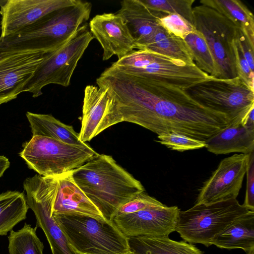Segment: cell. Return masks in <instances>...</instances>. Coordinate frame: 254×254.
<instances>
[{"mask_svg": "<svg viewBox=\"0 0 254 254\" xmlns=\"http://www.w3.org/2000/svg\"><path fill=\"white\" fill-rule=\"evenodd\" d=\"M96 84L114 98L122 122L137 124L158 135L175 132L205 141L229 124L225 114L200 105L184 89L111 66Z\"/></svg>", "mask_w": 254, "mask_h": 254, "instance_id": "1", "label": "cell"}, {"mask_svg": "<svg viewBox=\"0 0 254 254\" xmlns=\"http://www.w3.org/2000/svg\"><path fill=\"white\" fill-rule=\"evenodd\" d=\"M70 174L107 220L112 221L122 205L145 191L142 184L108 155L97 153Z\"/></svg>", "mask_w": 254, "mask_h": 254, "instance_id": "2", "label": "cell"}, {"mask_svg": "<svg viewBox=\"0 0 254 254\" xmlns=\"http://www.w3.org/2000/svg\"><path fill=\"white\" fill-rule=\"evenodd\" d=\"M91 9V2L76 0L19 32L0 38V53H47L55 51L67 42L86 23Z\"/></svg>", "mask_w": 254, "mask_h": 254, "instance_id": "3", "label": "cell"}, {"mask_svg": "<svg viewBox=\"0 0 254 254\" xmlns=\"http://www.w3.org/2000/svg\"><path fill=\"white\" fill-rule=\"evenodd\" d=\"M52 217L78 254H131L128 238L112 221L77 213Z\"/></svg>", "mask_w": 254, "mask_h": 254, "instance_id": "4", "label": "cell"}, {"mask_svg": "<svg viewBox=\"0 0 254 254\" xmlns=\"http://www.w3.org/2000/svg\"><path fill=\"white\" fill-rule=\"evenodd\" d=\"M126 74L185 89L211 77L194 64L170 58L145 48L134 50L111 65Z\"/></svg>", "mask_w": 254, "mask_h": 254, "instance_id": "5", "label": "cell"}, {"mask_svg": "<svg viewBox=\"0 0 254 254\" xmlns=\"http://www.w3.org/2000/svg\"><path fill=\"white\" fill-rule=\"evenodd\" d=\"M200 105L225 114L229 125L245 126L247 116L254 109V89L241 78L211 77L184 89Z\"/></svg>", "mask_w": 254, "mask_h": 254, "instance_id": "6", "label": "cell"}, {"mask_svg": "<svg viewBox=\"0 0 254 254\" xmlns=\"http://www.w3.org/2000/svg\"><path fill=\"white\" fill-rule=\"evenodd\" d=\"M19 153L28 167L44 177H57L80 167L97 153L90 146L67 144L53 138L32 136Z\"/></svg>", "mask_w": 254, "mask_h": 254, "instance_id": "7", "label": "cell"}, {"mask_svg": "<svg viewBox=\"0 0 254 254\" xmlns=\"http://www.w3.org/2000/svg\"><path fill=\"white\" fill-rule=\"evenodd\" d=\"M250 211L237 199L208 205L194 204L180 211L175 231L186 242L211 246V241Z\"/></svg>", "mask_w": 254, "mask_h": 254, "instance_id": "8", "label": "cell"}, {"mask_svg": "<svg viewBox=\"0 0 254 254\" xmlns=\"http://www.w3.org/2000/svg\"><path fill=\"white\" fill-rule=\"evenodd\" d=\"M93 39L88 25L84 24L67 42L45 54L22 92H29L36 98L43 94L42 89L47 85L68 86L78 61Z\"/></svg>", "mask_w": 254, "mask_h": 254, "instance_id": "9", "label": "cell"}, {"mask_svg": "<svg viewBox=\"0 0 254 254\" xmlns=\"http://www.w3.org/2000/svg\"><path fill=\"white\" fill-rule=\"evenodd\" d=\"M193 25L203 35L216 62L218 78L237 76L233 44L238 28L215 9L203 4L192 8Z\"/></svg>", "mask_w": 254, "mask_h": 254, "instance_id": "10", "label": "cell"}, {"mask_svg": "<svg viewBox=\"0 0 254 254\" xmlns=\"http://www.w3.org/2000/svg\"><path fill=\"white\" fill-rule=\"evenodd\" d=\"M249 154H234L219 163L199 190L195 204L236 199L246 174Z\"/></svg>", "mask_w": 254, "mask_h": 254, "instance_id": "11", "label": "cell"}, {"mask_svg": "<svg viewBox=\"0 0 254 254\" xmlns=\"http://www.w3.org/2000/svg\"><path fill=\"white\" fill-rule=\"evenodd\" d=\"M122 122L116 102L107 88L87 85L84 91L82 115L79 134L84 143L103 130Z\"/></svg>", "mask_w": 254, "mask_h": 254, "instance_id": "12", "label": "cell"}, {"mask_svg": "<svg viewBox=\"0 0 254 254\" xmlns=\"http://www.w3.org/2000/svg\"><path fill=\"white\" fill-rule=\"evenodd\" d=\"M180 211L177 206L165 205L133 213L115 215L112 221L127 238L168 237L175 231Z\"/></svg>", "mask_w": 254, "mask_h": 254, "instance_id": "13", "label": "cell"}, {"mask_svg": "<svg viewBox=\"0 0 254 254\" xmlns=\"http://www.w3.org/2000/svg\"><path fill=\"white\" fill-rule=\"evenodd\" d=\"M76 0H7L0 7V38L32 25L49 13L69 5Z\"/></svg>", "mask_w": 254, "mask_h": 254, "instance_id": "14", "label": "cell"}, {"mask_svg": "<svg viewBox=\"0 0 254 254\" xmlns=\"http://www.w3.org/2000/svg\"><path fill=\"white\" fill-rule=\"evenodd\" d=\"M46 53H0V105L17 98Z\"/></svg>", "mask_w": 254, "mask_h": 254, "instance_id": "15", "label": "cell"}, {"mask_svg": "<svg viewBox=\"0 0 254 254\" xmlns=\"http://www.w3.org/2000/svg\"><path fill=\"white\" fill-rule=\"evenodd\" d=\"M88 26L103 49V61H107L114 55L119 60L137 49L126 22L116 13L96 15L90 20Z\"/></svg>", "mask_w": 254, "mask_h": 254, "instance_id": "16", "label": "cell"}, {"mask_svg": "<svg viewBox=\"0 0 254 254\" xmlns=\"http://www.w3.org/2000/svg\"><path fill=\"white\" fill-rule=\"evenodd\" d=\"M125 21L137 45L146 47L160 26L159 19L166 13L147 7L140 0H124L116 12Z\"/></svg>", "mask_w": 254, "mask_h": 254, "instance_id": "17", "label": "cell"}, {"mask_svg": "<svg viewBox=\"0 0 254 254\" xmlns=\"http://www.w3.org/2000/svg\"><path fill=\"white\" fill-rule=\"evenodd\" d=\"M207 150L216 155L249 154L254 151V128L228 125L205 141Z\"/></svg>", "mask_w": 254, "mask_h": 254, "instance_id": "18", "label": "cell"}, {"mask_svg": "<svg viewBox=\"0 0 254 254\" xmlns=\"http://www.w3.org/2000/svg\"><path fill=\"white\" fill-rule=\"evenodd\" d=\"M211 245L221 249H241L246 254L254 249V211L233 222L212 239Z\"/></svg>", "mask_w": 254, "mask_h": 254, "instance_id": "19", "label": "cell"}, {"mask_svg": "<svg viewBox=\"0 0 254 254\" xmlns=\"http://www.w3.org/2000/svg\"><path fill=\"white\" fill-rule=\"evenodd\" d=\"M26 198L29 208L35 216L36 226L41 228L44 232L52 254H78L54 218L50 215L49 206L44 202Z\"/></svg>", "mask_w": 254, "mask_h": 254, "instance_id": "20", "label": "cell"}, {"mask_svg": "<svg viewBox=\"0 0 254 254\" xmlns=\"http://www.w3.org/2000/svg\"><path fill=\"white\" fill-rule=\"evenodd\" d=\"M128 242L131 254H204L194 245L169 236L129 237Z\"/></svg>", "mask_w": 254, "mask_h": 254, "instance_id": "21", "label": "cell"}, {"mask_svg": "<svg viewBox=\"0 0 254 254\" xmlns=\"http://www.w3.org/2000/svg\"><path fill=\"white\" fill-rule=\"evenodd\" d=\"M26 116L32 136L47 137L72 145L86 144L80 140L78 133L72 126L64 124L51 115L27 112Z\"/></svg>", "mask_w": 254, "mask_h": 254, "instance_id": "22", "label": "cell"}, {"mask_svg": "<svg viewBox=\"0 0 254 254\" xmlns=\"http://www.w3.org/2000/svg\"><path fill=\"white\" fill-rule=\"evenodd\" d=\"M201 4L211 7L231 21L254 46V17L239 0H201Z\"/></svg>", "mask_w": 254, "mask_h": 254, "instance_id": "23", "label": "cell"}, {"mask_svg": "<svg viewBox=\"0 0 254 254\" xmlns=\"http://www.w3.org/2000/svg\"><path fill=\"white\" fill-rule=\"evenodd\" d=\"M28 209L23 193L8 190L0 194V236L6 235L25 219Z\"/></svg>", "mask_w": 254, "mask_h": 254, "instance_id": "24", "label": "cell"}, {"mask_svg": "<svg viewBox=\"0 0 254 254\" xmlns=\"http://www.w3.org/2000/svg\"><path fill=\"white\" fill-rule=\"evenodd\" d=\"M143 48L189 64H194L191 52L184 39L170 33L161 25L150 42Z\"/></svg>", "mask_w": 254, "mask_h": 254, "instance_id": "25", "label": "cell"}, {"mask_svg": "<svg viewBox=\"0 0 254 254\" xmlns=\"http://www.w3.org/2000/svg\"><path fill=\"white\" fill-rule=\"evenodd\" d=\"M184 39L191 52L196 65L210 76L218 78L216 62L201 33L195 30L186 36Z\"/></svg>", "mask_w": 254, "mask_h": 254, "instance_id": "26", "label": "cell"}, {"mask_svg": "<svg viewBox=\"0 0 254 254\" xmlns=\"http://www.w3.org/2000/svg\"><path fill=\"white\" fill-rule=\"evenodd\" d=\"M38 227L25 223L20 230H11L8 237L9 254H43L44 246L36 234Z\"/></svg>", "mask_w": 254, "mask_h": 254, "instance_id": "27", "label": "cell"}, {"mask_svg": "<svg viewBox=\"0 0 254 254\" xmlns=\"http://www.w3.org/2000/svg\"><path fill=\"white\" fill-rule=\"evenodd\" d=\"M150 9L166 13H177L193 25L194 0H140Z\"/></svg>", "mask_w": 254, "mask_h": 254, "instance_id": "28", "label": "cell"}, {"mask_svg": "<svg viewBox=\"0 0 254 254\" xmlns=\"http://www.w3.org/2000/svg\"><path fill=\"white\" fill-rule=\"evenodd\" d=\"M156 141L167 148L180 152L200 149L205 147V142L175 132L160 134Z\"/></svg>", "mask_w": 254, "mask_h": 254, "instance_id": "29", "label": "cell"}, {"mask_svg": "<svg viewBox=\"0 0 254 254\" xmlns=\"http://www.w3.org/2000/svg\"><path fill=\"white\" fill-rule=\"evenodd\" d=\"M159 23L170 33L183 39L196 30L192 24L177 13H166L160 18Z\"/></svg>", "mask_w": 254, "mask_h": 254, "instance_id": "30", "label": "cell"}, {"mask_svg": "<svg viewBox=\"0 0 254 254\" xmlns=\"http://www.w3.org/2000/svg\"><path fill=\"white\" fill-rule=\"evenodd\" d=\"M165 205L145 191L140 192L122 205L115 215L133 213L145 209Z\"/></svg>", "mask_w": 254, "mask_h": 254, "instance_id": "31", "label": "cell"}, {"mask_svg": "<svg viewBox=\"0 0 254 254\" xmlns=\"http://www.w3.org/2000/svg\"><path fill=\"white\" fill-rule=\"evenodd\" d=\"M235 67L237 76L241 78L250 87L254 89V73L245 58L236 39L234 44Z\"/></svg>", "mask_w": 254, "mask_h": 254, "instance_id": "32", "label": "cell"}, {"mask_svg": "<svg viewBox=\"0 0 254 254\" xmlns=\"http://www.w3.org/2000/svg\"><path fill=\"white\" fill-rule=\"evenodd\" d=\"M246 195L243 205L254 211V151L249 154Z\"/></svg>", "mask_w": 254, "mask_h": 254, "instance_id": "33", "label": "cell"}, {"mask_svg": "<svg viewBox=\"0 0 254 254\" xmlns=\"http://www.w3.org/2000/svg\"><path fill=\"white\" fill-rule=\"evenodd\" d=\"M236 39L251 69L254 71V46L251 44L245 34L239 28L237 30Z\"/></svg>", "mask_w": 254, "mask_h": 254, "instance_id": "34", "label": "cell"}, {"mask_svg": "<svg viewBox=\"0 0 254 254\" xmlns=\"http://www.w3.org/2000/svg\"><path fill=\"white\" fill-rule=\"evenodd\" d=\"M9 165L8 159L4 156H0V178L9 168Z\"/></svg>", "mask_w": 254, "mask_h": 254, "instance_id": "35", "label": "cell"}, {"mask_svg": "<svg viewBox=\"0 0 254 254\" xmlns=\"http://www.w3.org/2000/svg\"><path fill=\"white\" fill-rule=\"evenodd\" d=\"M6 1V0H0V7L2 4H3Z\"/></svg>", "mask_w": 254, "mask_h": 254, "instance_id": "36", "label": "cell"}, {"mask_svg": "<svg viewBox=\"0 0 254 254\" xmlns=\"http://www.w3.org/2000/svg\"><path fill=\"white\" fill-rule=\"evenodd\" d=\"M247 254H254V249L252 250L249 252H248Z\"/></svg>", "mask_w": 254, "mask_h": 254, "instance_id": "37", "label": "cell"}]
</instances>
